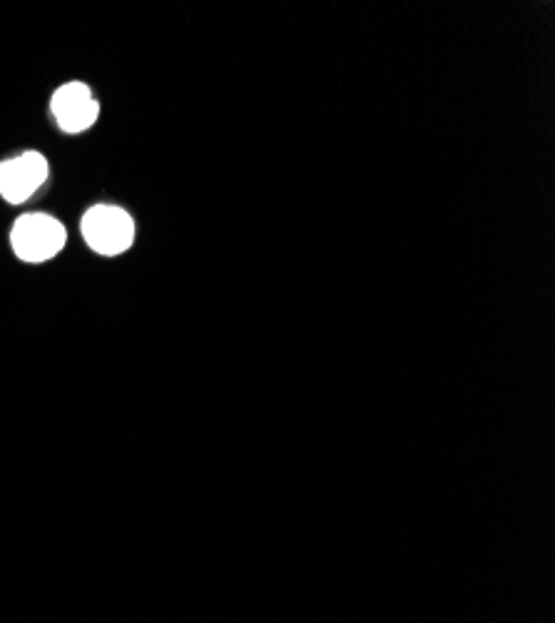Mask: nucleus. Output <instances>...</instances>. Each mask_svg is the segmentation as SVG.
Here are the masks:
<instances>
[{"instance_id":"f257e3e1","label":"nucleus","mask_w":555,"mask_h":623,"mask_svg":"<svg viewBox=\"0 0 555 623\" xmlns=\"http://www.w3.org/2000/svg\"><path fill=\"white\" fill-rule=\"evenodd\" d=\"M67 232L63 222H57L51 215L31 212L18 217L11 230V245L18 260L41 264L53 260L55 255L63 252Z\"/></svg>"},{"instance_id":"f03ea898","label":"nucleus","mask_w":555,"mask_h":623,"mask_svg":"<svg viewBox=\"0 0 555 623\" xmlns=\"http://www.w3.org/2000/svg\"><path fill=\"white\" fill-rule=\"evenodd\" d=\"M83 237L91 250L105 257L123 255L135 242V222L123 207L117 205H95L81 220Z\"/></svg>"},{"instance_id":"7ed1b4c3","label":"nucleus","mask_w":555,"mask_h":623,"mask_svg":"<svg viewBox=\"0 0 555 623\" xmlns=\"http://www.w3.org/2000/svg\"><path fill=\"white\" fill-rule=\"evenodd\" d=\"M48 180V160L35 150L15 155L0 163V195L6 203L23 205Z\"/></svg>"},{"instance_id":"20e7f679","label":"nucleus","mask_w":555,"mask_h":623,"mask_svg":"<svg viewBox=\"0 0 555 623\" xmlns=\"http://www.w3.org/2000/svg\"><path fill=\"white\" fill-rule=\"evenodd\" d=\"M51 111L63 133H83L93 127L101 115V103L95 101L85 83H65L55 91Z\"/></svg>"}]
</instances>
